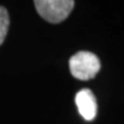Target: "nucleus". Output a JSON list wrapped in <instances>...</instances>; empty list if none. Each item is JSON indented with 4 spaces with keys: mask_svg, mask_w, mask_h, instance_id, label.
<instances>
[{
    "mask_svg": "<svg viewBox=\"0 0 124 124\" xmlns=\"http://www.w3.org/2000/svg\"><path fill=\"white\" fill-rule=\"evenodd\" d=\"M69 69L75 78L89 80L99 72L100 61L95 54L82 51L71 56L69 60Z\"/></svg>",
    "mask_w": 124,
    "mask_h": 124,
    "instance_id": "nucleus-1",
    "label": "nucleus"
},
{
    "mask_svg": "<svg viewBox=\"0 0 124 124\" xmlns=\"http://www.w3.org/2000/svg\"><path fill=\"white\" fill-rule=\"evenodd\" d=\"M35 7L40 17L49 23L64 21L74 8L72 0H36Z\"/></svg>",
    "mask_w": 124,
    "mask_h": 124,
    "instance_id": "nucleus-2",
    "label": "nucleus"
},
{
    "mask_svg": "<svg viewBox=\"0 0 124 124\" xmlns=\"http://www.w3.org/2000/svg\"><path fill=\"white\" fill-rule=\"evenodd\" d=\"M76 105L82 117L86 121H93L97 116L98 107L95 97L89 89H83L76 94Z\"/></svg>",
    "mask_w": 124,
    "mask_h": 124,
    "instance_id": "nucleus-3",
    "label": "nucleus"
},
{
    "mask_svg": "<svg viewBox=\"0 0 124 124\" xmlns=\"http://www.w3.org/2000/svg\"><path fill=\"white\" fill-rule=\"evenodd\" d=\"M9 28V15L7 9L0 6V45L5 41Z\"/></svg>",
    "mask_w": 124,
    "mask_h": 124,
    "instance_id": "nucleus-4",
    "label": "nucleus"
}]
</instances>
